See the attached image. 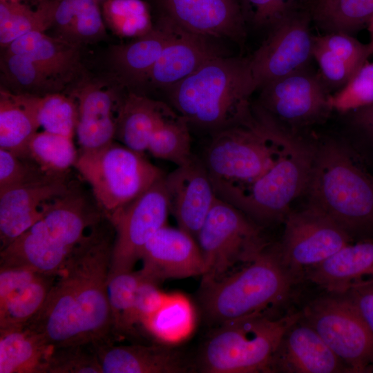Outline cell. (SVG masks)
Here are the masks:
<instances>
[{
  "instance_id": "cell-10",
  "label": "cell",
  "mask_w": 373,
  "mask_h": 373,
  "mask_svg": "<svg viewBox=\"0 0 373 373\" xmlns=\"http://www.w3.org/2000/svg\"><path fill=\"white\" fill-rule=\"evenodd\" d=\"M196 241L204 265L202 285L219 280L237 265L251 262L269 245L260 224L219 197Z\"/></svg>"
},
{
  "instance_id": "cell-17",
  "label": "cell",
  "mask_w": 373,
  "mask_h": 373,
  "mask_svg": "<svg viewBox=\"0 0 373 373\" xmlns=\"http://www.w3.org/2000/svg\"><path fill=\"white\" fill-rule=\"evenodd\" d=\"M169 211L178 227L195 240L218 196L201 159L195 155L164 175Z\"/></svg>"
},
{
  "instance_id": "cell-12",
  "label": "cell",
  "mask_w": 373,
  "mask_h": 373,
  "mask_svg": "<svg viewBox=\"0 0 373 373\" xmlns=\"http://www.w3.org/2000/svg\"><path fill=\"white\" fill-rule=\"evenodd\" d=\"M260 108L283 126L300 132L332 111L329 88L307 67L271 81L260 88Z\"/></svg>"
},
{
  "instance_id": "cell-43",
  "label": "cell",
  "mask_w": 373,
  "mask_h": 373,
  "mask_svg": "<svg viewBox=\"0 0 373 373\" xmlns=\"http://www.w3.org/2000/svg\"><path fill=\"white\" fill-rule=\"evenodd\" d=\"M307 0H241L245 21L270 30Z\"/></svg>"
},
{
  "instance_id": "cell-46",
  "label": "cell",
  "mask_w": 373,
  "mask_h": 373,
  "mask_svg": "<svg viewBox=\"0 0 373 373\" xmlns=\"http://www.w3.org/2000/svg\"><path fill=\"white\" fill-rule=\"evenodd\" d=\"M314 40L358 69L372 55L368 44H363L346 33H326L314 37Z\"/></svg>"
},
{
  "instance_id": "cell-13",
  "label": "cell",
  "mask_w": 373,
  "mask_h": 373,
  "mask_svg": "<svg viewBox=\"0 0 373 373\" xmlns=\"http://www.w3.org/2000/svg\"><path fill=\"white\" fill-rule=\"evenodd\" d=\"M308 0L271 28L267 38L249 58L254 90L307 67L313 57L314 36Z\"/></svg>"
},
{
  "instance_id": "cell-2",
  "label": "cell",
  "mask_w": 373,
  "mask_h": 373,
  "mask_svg": "<svg viewBox=\"0 0 373 373\" xmlns=\"http://www.w3.org/2000/svg\"><path fill=\"white\" fill-rule=\"evenodd\" d=\"M306 192L309 205L352 237L373 235V171L353 144L334 138L316 144Z\"/></svg>"
},
{
  "instance_id": "cell-27",
  "label": "cell",
  "mask_w": 373,
  "mask_h": 373,
  "mask_svg": "<svg viewBox=\"0 0 373 373\" xmlns=\"http://www.w3.org/2000/svg\"><path fill=\"white\" fill-rule=\"evenodd\" d=\"M40 97L0 90V149L26 159L27 146L40 127L37 105Z\"/></svg>"
},
{
  "instance_id": "cell-4",
  "label": "cell",
  "mask_w": 373,
  "mask_h": 373,
  "mask_svg": "<svg viewBox=\"0 0 373 373\" xmlns=\"http://www.w3.org/2000/svg\"><path fill=\"white\" fill-rule=\"evenodd\" d=\"M291 134V130L253 106L241 121L209 135L200 159L211 180L245 187L274 166Z\"/></svg>"
},
{
  "instance_id": "cell-6",
  "label": "cell",
  "mask_w": 373,
  "mask_h": 373,
  "mask_svg": "<svg viewBox=\"0 0 373 373\" xmlns=\"http://www.w3.org/2000/svg\"><path fill=\"white\" fill-rule=\"evenodd\" d=\"M316 144L291 132L289 140L274 166L245 187L212 181L216 195L258 224L285 220L292 202L306 192Z\"/></svg>"
},
{
  "instance_id": "cell-7",
  "label": "cell",
  "mask_w": 373,
  "mask_h": 373,
  "mask_svg": "<svg viewBox=\"0 0 373 373\" xmlns=\"http://www.w3.org/2000/svg\"><path fill=\"white\" fill-rule=\"evenodd\" d=\"M291 277L279 252L267 249L240 270L202 285L200 300L204 314L214 326L269 314L287 296Z\"/></svg>"
},
{
  "instance_id": "cell-50",
  "label": "cell",
  "mask_w": 373,
  "mask_h": 373,
  "mask_svg": "<svg viewBox=\"0 0 373 373\" xmlns=\"http://www.w3.org/2000/svg\"><path fill=\"white\" fill-rule=\"evenodd\" d=\"M368 30L370 34V41L368 44L372 55H373V17L368 24Z\"/></svg>"
},
{
  "instance_id": "cell-16",
  "label": "cell",
  "mask_w": 373,
  "mask_h": 373,
  "mask_svg": "<svg viewBox=\"0 0 373 373\" xmlns=\"http://www.w3.org/2000/svg\"><path fill=\"white\" fill-rule=\"evenodd\" d=\"M70 189L64 176L48 175L0 192L1 249L41 219Z\"/></svg>"
},
{
  "instance_id": "cell-23",
  "label": "cell",
  "mask_w": 373,
  "mask_h": 373,
  "mask_svg": "<svg viewBox=\"0 0 373 373\" xmlns=\"http://www.w3.org/2000/svg\"><path fill=\"white\" fill-rule=\"evenodd\" d=\"M78 106L75 135L82 151L102 148L113 142L117 116L112 92L97 83H86L75 93Z\"/></svg>"
},
{
  "instance_id": "cell-51",
  "label": "cell",
  "mask_w": 373,
  "mask_h": 373,
  "mask_svg": "<svg viewBox=\"0 0 373 373\" xmlns=\"http://www.w3.org/2000/svg\"><path fill=\"white\" fill-rule=\"evenodd\" d=\"M97 1L101 6L102 4L106 1V0H95Z\"/></svg>"
},
{
  "instance_id": "cell-1",
  "label": "cell",
  "mask_w": 373,
  "mask_h": 373,
  "mask_svg": "<svg viewBox=\"0 0 373 373\" xmlns=\"http://www.w3.org/2000/svg\"><path fill=\"white\" fill-rule=\"evenodd\" d=\"M113 240L108 230L97 225L73 252L41 309L24 325L51 347L111 340L107 281Z\"/></svg>"
},
{
  "instance_id": "cell-14",
  "label": "cell",
  "mask_w": 373,
  "mask_h": 373,
  "mask_svg": "<svg viewBox=\"0 0 373 373\" xmlns=\"http://www.w3.org/2000/svg\"><path fill=\"white\" fill-rule=\"evenodd\" d=\"M164 175L106 218L115 231L109 273L133 271L146 242L166 224L170 211Z\"/></svg>"
},
{
  "instance_id": "cell-20",
  "label": "cell",
  "mask_w": 373,
  "mask_h": 373,
  "mask_svg": "<svg viewBox=\"0 0 373 373\" xmlns=\"http://www.w3.org/2000/svg\"><path fill=\"white\" fill-rule=\"evenodd\" d=\"M298 321L283 336L274 356L271 372H349L316 331L306 322Z\"/></svg>"
},
{
  "instance_id": "cell-49",
  "label": "cell",
  "mask_w": 373,
  "mask_h": 373,
  "mask_svg": "<svg viewBox=\"0 0 373 373\" xmlns=\"http://www.w3.org/2000/svg\"><path fill=\"white\" fill-rule=\"evenodd\" d=\"M343 294L356 307L373 335V278L355 283Z\"/></svg>"
},
{
  "instance_id": "cell-36",
  "label": "cell",
  "mask_w": 373,
  "mask_h": 373,
  "mask_svg": "<svg viewBox=\"0 0 373 373\" xmlns=\"http://www.w3.org/2000/svg\"><path fill=\"white\" fill-rule=\"evenodd\" d=\"M78 156L73 138L43 131L29 141L26 158L48 175L64 176L75 166Z\"/></svg>"
},
{
  "instance_id": "cell-24",
  "label": "cell",
  "mask_w": 373,
  "mask_h": 373,
  "mask_svg": "<svg viewBox=\"0 0 373 373\" xmlns=\"http://www.w3.org/2000/svg\"><path fill=\"white\" fill-rule=\"evenodd\" d=\"M219 55L207 37L182 29L164 48L145 84L166 90Z\"/></svg>"
},
{
  "instance_id": "cell-19",
  "label": "cell",
  "mask_w": 373,
  "mask_h": 373,
  "mask_svg": "<svg viewBox=\"0 0 373 373\" xmlns=\"http://www.w3.org/2000/svg\"><path fill=\"white\" fill-rule=\"evenodd\" d=\"M164 15L183 30L242 44L245 20L238 0H161Z\"/></svg>"
},
{
  "instance_id": "cell-31",
  "label": "cell",
  "mask_w": 373,
  "mask_h": 373,
  "mask_svg": "<svg viewBox=\"0 0 373 373\" xmlns=\"http://www.w3.org/2000/svg\"><path fill=\"white\" fill-rule=\"evenodd\" d=\"M101 5L95 0H57L53 26L61 37L79 44L104 35Z\"/></svg>"
},
{
  "instance_id": "cell-45",
  "label": "cell",
  "mask_w": 373,
  "mask_h": 373,
  "mask_svg": "<svg viewBox=\"0 0 373 373\" xmlns=\"http://www.w3.org/2000/svg\"><path fill=\"white\" fill-rule=\"evenodd\" d=\"M313 57L328 88L343 87L360 68H356L314 40Z\"/></svg>"
},
{
  "instance_id": "cell-37",
  "label": "cell",
  "mask_w": 373,
  "mask_h": 373,
  "mask_svg": "<svg viewBox=\"0 0 373 373\" xmlns=\"http://www.w3.org/2000/svg\"><path fill=\"white\" fill-rule=\"evenodd\" d=\"M191 144L190 126L176 112L155 128L149 141L147 151L155 157L178 166L194 158Z\"/></svg>"
},
{
  "instance_id": "cell-30",
  "label": "cell",
  "mask_w": 373,
  "mask_h": 373,
  "mask_svg": "<svg viewBox=\"0 0 373 373\" xmlns=\"http://www.w3.org/2000/svg\"><path fill=\"white\" fill-rule=\"evenodd\" d=\"M35 7L21 0H0V44L6 49L14 41L33 31L53 26L57 0H36Z\"/></svg>"
},
{
  "instance_id": "cell-8",
  "label": "cell",
  "mask_w": 373,
  "mask_h": 373,
  "mask_svg": "<svg viewBox=\"0 0 373 373\" xmlns=\"http://www.w3.org/2000/svg\"><path fill=\"white\" fill-rule=\"evenodd\" d=\"M300 314L280 318L260 314L215 327L200 351L198 367L206 373L271 372L274 356Z\"/></svg>"
},
{
  "instance_id": "cell-47",
  "label": "cell",
  "mask_w": 373,
  "mask_h": 373,
  "mask_svg": "<svg viewBox=\"0 0 373 373\" xmlns=\"http://www.w3.org/2000/svg\"><path fill=\"white\" fill-rule=\"evenodd\" d=\"M356 142L353 144L373 168V104L347 113Z\"/></svg>"
},
{
  "instance_id": "cell-28",
  "label": "cell",
  "mask_w": 373,
  "mask_h": 373,
  "mask_svg": "<svg viewBox=\"0 0 373 373\" xmlns=\"http://www.w3.org/2000/svg\"><path fill=\"white\" fill-rule=\"evenodd\" d=\"M79 44L33 31L10 44L6 51L28 57L52 74L69 82L79 65Z\"/></svg>"
},
{
  "instance_id": "cell-39",
  "label": "cell",
  "mask_w": 373,
  "mask_h": 373,
  "mask_svg": "<svg viewBox=\"0 0 373 373\" xmlns=\"http://www.w3.org/2000/svg\"><path fill=\"white\" fill-rule=\"evenodd\" d=\"M105 24L121 37H139L153 26L141 0H106L101 6Z\"/></svg>"
},
{
  "instance_id": "cell-5",
  "label": "cell",
  "mask_w": 373,
  "mask_h": 373,
  "mask_svg": "<svg viewBox=\"0 0 373 373\" xmlns=\"http://www.w3.org/2000/svg\"><path fill=\"white\" fill-rule=\"evenodd\" d=\"M72 189L41 219L1 249V266H17L58 276L102 216Z\"/></svg>"
},
{
  "instance_id": "cell-11",
  "label": "cell",
  "mask_w": 373,
  "mask_h": 373,
  "mask_svg": "<svg viewBox=\"0 0 373 373\" xmlns=\"http://www.w3.org/2000/svg\"><path fill=\"white\" fill-rule=\"evenodd\" d=\"M305 317L349 372H373V335L347 296L315 301Z\"/></svg>"
},
{
  "instance_id": "cell-32",
  "label": "cell",
  "mask_w": 373,
  "mask_h": 373,
  "mask_svg": "<svg viewBox=\"0 0 373 373\" xmlns=\"http://www.w3.org/2000/svg\"><path fill=\"white\" fill-rule=\"evenodd\" d=\"M142 325L162 344L181 343L193 332L195 325L193 305L182 294H167L162 305Z\"/></svg>"
},
{
  "instance_id": "cell-40",
  "label": "cell",
  "mask_w": 373,
  "mask_h": 373,
  "mask_svg": "<svg viewBox=\"0 0 373 373\" xmlns=\"http://www.w3.org/2000/svg\"><path fill=\"white\" fill-rule=\"evenodd\" d=\"M37 118L44 131L73 138L78 119L77 102L61 92L40 97Z\"/></svg>"
},
{
  "instance_id": "cell-38",
  "label": "cell",
  "mask_w": 373,
  "mask_h": 373,
  "mask_svg": "<svg viewBox=\"0 0 373 373\" xmlns=\"http://www.w3.org/2000/svg\"><path fill=\"white\" fill-rule=\"evenodd\" d=\"M140 279V271L109 273L107 294L113 334L133 333L135 326L133 318L134 298Z\"/></svg>"
},
{
  "instance_id": "cell-9",
  "label": "cell",
  "mask_w": 373,
  "mask_h": 373,
  "mask_svg": "<svg viewBox=\"0 0 373 373\" xmlns=\"http://www.w3.org/2000/svg\"><path fill=\"white\" fill-rule=\"evenodd\" d=\"M74 167L90 184L106 218L165 175L143 154L113 142L97 149L82 151Z\"/></svg>"
},
{
  "instance_id": "cell-3",
  "label": "cell",
  "mask_w": 373,
  "mask_h": 373,
  "mask_svg": "<svg viewBox=\"0 0 373 373\" xmlns=\"http://www.w3.org/2000/svg\"><path fill=\"white\" fill-rule=\"evenodd\" d=\"M166 90L169 105L190 128L209 135L242 120L255 91L249 58L221 55Z\"/></svg>"
},
{
  "instance_id": "cell-42",
  "label": "cell",
  "mask_w": 373,
  "mask_h": 373,
  "mask_svg": "<svg viewBox=\"0 0 373 373\" xmlns=\"http://www.w3.org/2000/svg\"><path fill=\"white\" fill-rule=\"evenodd\" d=\"M89 345L53 347L46 373H103L99 358Z\"/></svg>"
},
{
  "instance_id": "cell-18",
  "label": "cell",
  "mask_w": 373,
  "mask_h": 373,
  "mask_svg": "<svg viewBox=\"0 0 373 373\" xmlns=\"http://www.w3.org/2000/svg\"><path fill=\"white\" fill-rule=\"evenodd\" d=\"M141 274L157 284L170 278L202 276L204 265L196 240L166 224L146 242L141 254Z\"/></svg>"
},
{
  "instance_id": "cell-22",
  "label": "cell",
  "mask_w": 373,
  "mask_h": 373,
  "mask_svg": "<svg viewBox=\"0 0 373 373\" xmlns=\"http://www.w3.org/2000/svg\"><path fill=\"white\" fill-rule=\"evenodd\" d=\"M182 30V28L163 14L148 32L113 48L112 60L117 73L127 83L145 84L164 48Z\"/></svg>"
},
{
  "instance_id": "cell-29",
  "label": "cell",
  "mask_w": 373,
  "mask_h": 373,
  "mask_svg": "<svg viewBox=\"0 0 373 373\" xmlns=\"http://www.w3.org/2000/svg\"><path fill=\"white\" fill-rule=\"evenodd\" d=\"M52 347L28 327L0 329V373H46Z\"/></svg>"
},
{
  "instance_id": "cell-35",
  "label": "cell",
  "mask_w": 373,
  "mask_h": 373,
  "mask_svg": "<svg viewBox=\"0 0 373 373\" xmlns=\"http://www.w3.org/2000/svg\"><path fill=\"white\" fill-rule=\"evenodd\" d=\"M57 276L39 273L0 300V329L23 327L39 312Z\"/></svg>"
},
{
  "instance_id": "cell-25",
  "label": "cell",
  "mask_w": 373,
  "mask_h": 373,
  "mask_svg": "<svg viewBox=\"0 0 373 373\" xmlns=\"http://www.w3.org/2000/svg\"><path fill=\"white\" fill-rule=\"evenodd\" d=\"M306 274L326 290L343 294L355 283L373 278V238L347 244Z\"/></svg>"
},
{
  "instance_id": "cell-48",
  "label": "cell",
  "mask_w": 373,
  "mask_h": 373,
  "mask_svg": "<svg viewBox=\"0 0 373 373\" xmlns=\"http://www.w3.org/2000/svg\"><path fill=\"white\" fill-rule=\"evenodd\" d=\"M158 285L141 274L134 298L133 318L135 325H142L164 301L167 294L162 291Z\"/></svg>"
},
{
  "instance_id": "cell-41",
  "label": "cell",
  "mask_w": 373,
  "mask_h": 373,
  "mask_svg": "<svg viewBox=\"0 0 373 373\" xmlns=\"http://www.w3.org/2000/svg\"><path fill=\"white\" fill-rule=\"evenodd\" d=\"M332 110L347 113L373 104V63L365 62L350 80L330 95Z\"/></svg>"
},
{
  "instance_id": "cell-26",
  "label": "cell",
  "mask_w": 373,
  "mask_h": 373,
  "mask_svg": "<svg viewBox=\"0 0 373 373\" xmlns=\"http://www.w3.org/2000/svg\"><path fill=\"white\" fill-rule=\"evenodd\" d=\"M175 113L163 102L130 93L118 109L115 137L126 147L143 154L155 128Z\"/></svg>"
},
{
  "instance_id": "cell-15",
  "label": "cell",
  "mask_w": 373,
  "mask_h": 373,
  "mask_svg": "<svg viewBox=\"0 0 373 373\" xmlns=\"http://www.w3.org/2000/svg\"><path fill=\"white\" fill-rule=\"evenodd\" d=\"M285 222L279 255L291 276L323 262L353 241L343 227L309 204L289 211Z\"/></svg>"
},
{
  "instance_id": "cell-44",
  "label": "cell",
  "mask_w": 373,
  "mask_h": 373,
  "mask_svg": "<svg viewBox=\"0 0 373 373\" xmlns=\"http://www.w3.org/2000/svg\"><path fill=\"white\" fill-rule=\"evenodd\" d=\"M24 160L9 151L0 149V192L48 175L37 166H30Z\"/></svg>"
},
{
  "instance_id": "cell-33",
  "label": "cell",
  "mask_w": 373,
  "mask_h": 373,
  "mask_svg": "<svg viewBox=\"0 0 373 373\" xmlns=\"http://www.w3.org/2000/svg\"><path fill=\"white\" fill-rule=\"evenodd\" d=\"M312 21L327 33L351 35L368 25L373 0H308Z\"/></svg>"
},
{
  "instance_id": "cell-21",
  "label": "cell",
  "mask_w": 373,
  "mask_h": 373,
  "mask_svg": "<svg viewBox=\"0 0 373 373\" xmlns=\"http://www.w3.org/2000/svg\"><path fill=\"white\" fill-rule=\"evenodd\" d=\"M103 373H182L189 364L169 345H115L111 340L93 345Z\"/></svg>"
},
{
  "instance_id": "cell-34",
  "label": "cell",
  "mask_w": 373,
  "mask_h": 373,
  "mask_svg": "<svg viewBox=\"0 0 373 373\" xmlns=\"http://www.w3.org/2000/svg\"><path fill=\"white\" fill-rule=\"evenodd\" d=\"M1 69L12 92L43 97L61 92L68 81L59 77L27 57L5 52Z\"/></svg>"
}]
</instances>
